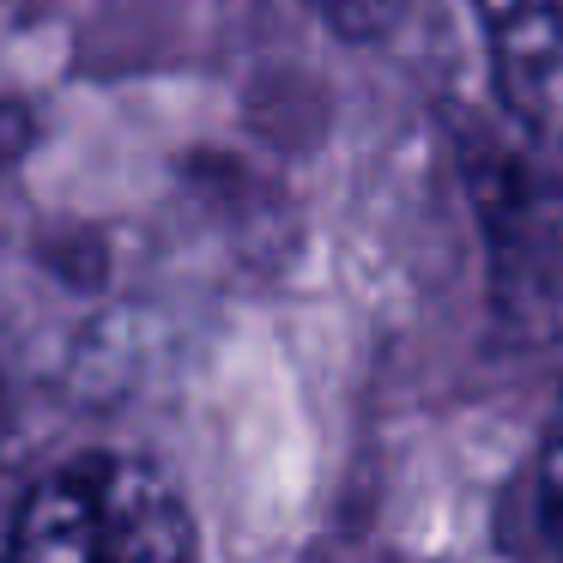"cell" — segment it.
<instances>
[{"instance_id": "6da1fadb", "label": "cell", "mask_w": 563, "mask_h": 563, "mask_svg": "<svg viewBox=\"0 0 563 563\" xmlns=\"http://www.w3.org/2000/svg\"><path fill=\"white\" fill-rule=\"evenodd\" d=\"M13 563H200L195 515L134 454H74L25 490Z\"/></svg>"}, {"instance_id": "3957f363", "label": "cell", "mask_w": 563, "mask_h": 563, "mask_svg": "<svg viewBox=\"0 0 563 563\" xmlns=\"http://www.w3.org/2000/svg\"><path fill=\"white\" fill-rule=\"evenodd\" d=\"M316 7L340 37H376V31H388L394 13H400V0H316Z\"/></svg>"}, {"instance_id": "7a4b0ae2", "label": "cell", "mask_w": 563, "mask_h": 563, "mask_svg": "<svg viewBox=\"0 0 563 563\" xmlns=\"http://www.w3.org/2000/svg\"><path fill=\"white\" fill-rule=\"evenodd\" d=\"M473 25L503 110L563 146V0H473Z\"/></svg>"}, {"instance_id": "5b68a950", "label": "cell", "mask_w": 563, "mask_h": 563, "mask_svg": "<svg viewBox=\"0 0 563 563\" xmlns=\"http://www.w3.org/2000/svg\"><path fill=\"white\" fill-rule=\"evenodd\" d=\"M0 563H13V558H7V551H0Z\"/></svg>"}, {"instance_id": "277c9868", "label": "cell", "mask_w": 563, "mask_h": 563, "mask_svg": "<svg viewBox=\"0 0 563 563\" xmlns=\"http://www.w3.org/2000/svg\"><path fill=\"white\" fill-rule=\"evenodd\" d=\"M539 503H545V527L563 551V406H558V418H551L545 461H539Z\"/></svg>"}]
</instances>
